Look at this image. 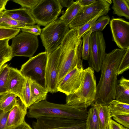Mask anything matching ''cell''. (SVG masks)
Instances as JSON below:
<instances>
[{
    "label": "cell",
    "instance_id": "obj_1",
    "mask_svg": "<svg viewBox=\"0 0 129 129\" xmlns=\"http://www.w3.org/2000/svg\"><path fill=\"white\" fill-rule=\"evenodd\" d=\"M126 50L116 48L106 54L101 70L100 78L96 86L94 102L97 104L107 105L112 100H115L118 69Z\"/></svg>",
    "mask_w": 129,
    "mask_h": 129
},
{
    "label": "cell",
    "instance_id": "obj_2",
    "mask_svg": "<svg viewBox=\"0 0 129 129\" xmlns=\"http://www.w3.org/2000/svg\"><path fill=\"white\" fill-rule=\"evenodd\" d=\"M82 43L81 38L78 37L77 29L69 30L60 45L57 85L76 66L79 68H83L81 59Z\"/></svg>",
    "mask_w": 129,
    "mask_h": 129
},
{
    "label": "cell",
    "instance_id": "obj_3",
    "mask_svg": "<svg viewBox=\"0 0 129 129\" xmlns=\"http://www.w3.org/2000/svg\"><path fill=\"white\" fill-rule=\"evenodd\" d=\"M28 108L27 116L36 119L42 117H54L86 121L88 114L87 109L80 110L66 104L53 103L46 100L34 104Z\"/></svg>",
    "mask_w": 129,
    "mask_h": 129
},
{
    "label": "cell",
    "instance_id": "obj_4",
    "mask_svg": "<svg viewBox=\"0 0 129 129\" xmlns=\"http://www.w3.org/2000/svg\"><path fill=\"white\" fill-rule=\"evenodd\" d=\"M96 89L94 71L88 67L84 69L83 79L78 89L74 93L67 96L66 104L79 110H86L94 101Z\"/></svg>",
    "mask_w": 129,
    "mask_h": 129
},
{
    "label": "cell",
    "instance_id": "obj_5",
    "mask_svg": "<svg viewBox=\"0 0 129 129\" xmlns=\"http://www.w3.org/2000/svg\"><path fill=\"white\" fill-rule=\"evenodd\" d=\"M48 58V54L46 51L39 53L30 57L22 65L20 71L25 78L47 88L45 73Z\"/></svg>",
    "mask_w": 129,
    "mask_h": 129
},
{
    "label": "cell",
    "instance_id": "obj_6",
    "mask_svg": "<svg viewBox=\"0 0 129 129\" xmlns=\"http://www.w3.org/2000/svg\"><path fill=\"white\" fill-rule=\"evenodd\" d=\"M69 30L68 25L60 19L50 23L42 29L41 38L48 54L56 49Z\"/></svg>",
    "mask_w": 129,
    "mask_h": 129
},
{
    "label": "cell",
    "instance_id": "obj_7",
    "mask_svg": "<svg viewBox=\"0 0 129 129\" xmlns=\"http://www.w3.org/2000/svg\"><path fill=\"white\" fill-rule=\"evenodd\" d=\"M62 8L58 0H40L31 11L36 23L45 27L57 20Z\"/></svg>",
    "mask_w": 129,
    "mask_h": 129
},
{
    "label": "cell",
    "instance_id": "obj_8",
    "mask_svg": "<svg viewBox=\"0 0 129 129\" xmlns=\"http://www.w3.org/2000/svg\"><path fill=\"white\" fill-rule=\"evenodd\" d=\"M36 119L32 122L34 129H86V121L54 117Z\"/></svg>",
    "mask_w": 129,
    "mask_h": 129
},
{
    "label": "cell",
    "instance_id": "obj_9",
    "mask_svg": "<svg viewBox=\"0 0 129 129\" xmlns=\"http://www.w3.org/2000/svg\"><path fill=\"white\" fill-rule=\"evenodd\" d=\"M38 46V36L22 31L12 38L10 46L12 57L15 56L32 57Z\"/></svg>",
    "mask_w": 129,
    "mask_h": 129
},
{
    "label": "cell",
    "instance_id": "obj_10",
    "mask_svg": "<svg viewBox=\"0 0 129 129\" xmlns=\"http://www.w3.org/2000/svg\"><path fill=\"white\" fill-rule=\"evenodd\" d=\"M90 51L88 60L89 67L97 72L100 71L107 53L106 44L103 33H91L89 38Z\"/></svg>",
    "mask_w": 129,
    "mask_h": 129
},
{
    "label": "cell",
    "instance_id": "obj_11",
    "mask_svg": "<svg viewBox=\"0 0 129 129\" xmlns=\"http://www.w3.org/2000/svg\"><path fill=\"white\" fill-rule=\"evenodd\" d=\"M110 5L106 0H97L92 4L82 6L69 24L70 29H77L97 15L101 11L110 8Z\"/></svg>",
    "mask_w": 129,
    "mask_h": 129
},
{
    "label": "cell",
    "instance_id": "obj_12",
    "mask_svg": "<svg viewBox=\"0 0 129 129\" xmlns=\"http://www.w3.org/2000/svg\"><path fill=\"white\" fill-rule=\"evenodd\" d=\"M60 50V45L54 51L48 54L45 79L47 88L49 92L51 93L58 92V74Z\"/></svg>",
    "mask_w": 129,
    "mask_h": 129
},
{
    "label": "cell",
    "instance_id": "obj_13",
    "mask_svg": "<svg viewBox=\"0 0 129 129\" xmlns=\"http://www.w3.org/2000/svg\"><path fill=\"white\" fill-rule=\"evenodd\" d=\"M83 68L77 66L68 73L58 84V91L64 93L67 96L75 92L82 82L84 75Z\"/></svg>",
    "mask_w": 129,
    "mask_h": 129
},
{
    "label": "cell",
    "instance_id": "obj_14",
    "mask_svg": "<svg viewBox=\"0 0 129 129\" xmlns=\"http://www.w3.org/2000/svg\"><path fill=\"white\" fill-rule=\"evenodd\" d=\"M110 22L113 41L120 49L129 47V22L121 18H114Z\"/></svg>",
    "mask_w": 129,
    "mask_h": 129
},
{
    "label": "cell",
    "instance_id": "obj_15",
    "mask_svg": "<svg viewBox=\"0 0 129 129\" xmlns=\"http://www.w3.org/2000/svg\"><path fill=\"white\" fill-rule=\"evenodd\" d=\"M25 80L19 70L9 67L7 84V92L15 94L22 102V91Z\"/></svg>",
    "mask_w": 129,
    "mask_h": 129
},
{
    "label": "cell",
    "instance_id": "obj_16",
    "mask_svg": "<svg viewBox=\"0 0 129 129\" xmlns=\"http://www.w3.org/2000/svg\"><path fill=\"white\" fill-rule=\"evenodd\" d=\"M27 108L19 98L17 99L9 113L5 129L19 125L25 121Z\"/></svg>",
    "mask_w": 129,
    "mask_h": 129
},
{
    "label": "cell",
    "instance_id": "obj_17",
    "mask_svg": "<svg viewBox=\"0 0 129 129\" xmlns=\"http://www.w3.org/2000/svg\"><path fill=\"white\" fill-rule=\"evenodd\" d=\"M3 13L11 18L29 26L34 25L36 22L33 16L31 10L22 8L17 9L6 10Z\"/></svg>",
    "mask_w": 129,
    "mask_h": 129
},
{
    "label": "cell",
    "instance_id": "obj_18",
    "mask_svg": "<svg viewBox=\"0 0 129 129\" xmlns=\"http://www.w3.org/2000/svg\"><path fill=\"white\" fill-rule=\"evenodd\" d=\"M115 100L129 104V80L122 76L119 80L116 88Z\"/></svg>",
    "mask_w": 129,
    "mask_h": 129
},
{
    "label": "cell",
    "instance_id": "obj_19",
    "mask_svg": "<svg viewBox=\"0 0 129 129\" xmlns=\"http://www.w3.org/2000/svg\"><path fill=\"white\" fill-rule=\"evenodd\" d=\"M30 88L31 105L42 101L46 100L47 93L49 92L47 88L43 87L31 80Z\"/></svg>",
    "mask_w": 129,
    "mask_h": 129
},
{
    "label": "cell",
    "instance_id": "obj_20",
    "mask_svg": "<svg viewBox=\"0 0 129 129\" xmlns=\"http://www.w3.org/2000/svg\"><path fill=\"white\" fill-rule=\"evenodd\" d=\"M94 103L98 111L100 129H109L111 118L108 105L97 104L94 102Z\"/></svg>",
    "mask_w": 129,
    "mask_h": 129
},
{
    "label": "cell",
    "instance_id": "obj_21",
    "mask_svg": "<svg viewBox=\"0 0 129 129\" xmlns=\"http://www.w3.org/2000/svg\"><path fill=\"white\" fill-rule=\"evenodd\" d=\"M111 8L114 14L129 19V0H113Z\"/></svg>",
    "mask_w": 129,
    "mask_h": 129
},
{
    "label": "cell",
    "instance_id": "obj_22",
    "mask_svg": "<svg viewBox=\"0 0 129 129\" xmlns=\"http://www.w3.org/2000/svg\"><path fill=\"white\" fill-rule=\"evenodd\" d=\"M108 106L111 118L116 115L129 114V104L114 100L110 102Z\"/></svg>",
    "mask_w": 129,
    "mask_h": 129
},
{
    "label": "cell",
    "instance_id": "obj_23",
    "mask_svg": "<svg viewBox=\"0 0 129 129\" xmlns=\"http://www.w3.org/2000/svg\"><path fill=\"white\" fill-rule=\"evenodd\" d=\"M17 96L12 93L7 92L0 98V109L4 112L10 111L17 102Z\"/></svg>",
    "mask_w": 129,
    "mask_h": 129
},
{
    "label": "cell",
    "instance_id": "obj_24",
    "mask_svg": "<svg viewBox=\"0 0 129 129\" xmlns=\"http://www.w3.org/2000/svg\"><path fill=\"white\" fill-rule=\"evenodd\" d=\"M10 39L0 40V70L6 63L12 58L10 46L9 44Z\"/></svg>",
    "mask_w": 129,
    "mask_h": 129
},
{
    "label": "cell",
    "instance_id": "obj_25",
    "mask_svg": "<svg viewBox=\"0 0 129 129\" xmlns=\"http://www.w3.org/2000/svg\"><path fill=\"white\" fill-rule=\"evenodd\" d=\"M91 105L86 120V129H100L98 111L94 102Z\"/></svg>",
    "mask_w": 129,
    "mask_h": 129
},
{
    "label": "cell",
    "instance_id": "obj_26",
    "mask_svg": "<svg viewBox=\"0 0 129 129\" xmlns=\"http://www.w3.org/2000/svg\"><path fill=\"white\" fill-rule=\"evenodd\" d=\"M82 6L78 2V0L67 8L60 19L65 22L68 25L71 23Z\"/></svg>",
    "mask_w": 129,
    "mask_h": 129
},
{
    "label": "cell",
    "instance_id": "obj_27",
    "mask_svg": "<svg viewBox=\"0 0 129 129\" xmlns=\"http://www.w3.org/2000/svg\"><path fill=\"white\" fill-rule=\"evenodd\" d=\"M110 10V8H109L102 10L94 18L77 29L78 38H81L88 31L99 18L102 16L106 15Z\"/></svg>",
    "mask_w": 129,
    "mask_h": 129
},
{
    "label": "cell",
    "instance_id": "obj_28",
    "mask_svg": "<svg viewBox=\"0 0 129 129\" xmlns=\"http://www.w3.org/2000/svg\"><path fill=\"white\" fill-rule=\"evenodd\" d=\"M26 26L24 23L11 18L4 13L0 16V27L20 29Z\"/></svg>",
    "mask_w": 129,
    "mask_h": 129
},
{
    "label": "cell",
    "instance_id": "obj_29",
    "mask_svg": "<svg viewBox=\"0 0 129 129\" xmlns=\"http://www.w3.org/2000/svg\"><path fill=\"white\" fill-rule=\"evenodd\" d=\"M9 66L4 65L0 70V96L8 92L7 84Z\"/></svg>",
    "mask_w": 129,
    "mask_h": 129
},
{
    "label": "cell",
    "instance_id": "obj_30",
    "mask_svg": "<svg viewBox=\"0 0 129 129\" xmlns=\"http://www.w3.org/2000/svg\"><path fill=\"white\" fill-rule=\"evenodd\" d=\"M31 80L30 79L26 78L22 91V102L27 108H28L31 105L30 88Z\"/></svg>",
    "mask_w": 129,
    "mask_h": 129
},
{
    "label": "cell",
    "instance_id": "obj_31",
    "mask_svg": "<svg viewBox=\"0 0 129 129\" xmlns=\"http://www.w3.org/2000/svg\"><path fill=\"white\" fill-rule=\"evenodd\" d=\"M110 20V18L108 15L100 17L96 21L88 31H91L92 33L96 31H102L109 23Z\"/></svg>",
    "mask_w": 129,
    "mask_h": 129
},
{
    "label": "cell",
    "instance_id": "obj_32",
    "mask_svg": "<svg viewBox=\"0 0 129 129\" xmlns=\"http://www.w3.org/2000/svg\"><path fill=\"white\" fill-rule=\"evenodd\" d=\"M89 31L82 37L83 43L82 46V59L88 60L89 55L90 45L89 38L91 33Z\"/></svg>",
    "mask_w": 129,
    "mask_h": 129
},
{
    "label": "cell",
    "instance_id": "obj_33",
    "mask_svg": "<svg viewBox=\"0 0 129 129\" xmlns=\"http://www.w3.org/2000/svg\"><path fill=\"white\" fill-rule=\"evenodd\" d=\"M20 30V29L0 27V40L12 39L18 34Z\"/></svg>",
    "mask_w": 129,
    "mask_h": 129
},
{
    "label": "cell",
    "instance_id": "obj_34",
    "mask_svg": "<svg viewBox=\"0 0 129 129\" xmlns=\"http://www.w3.org/2000/svg\"><path fill=\"white\" fill-rule=\"evenodd\" d=\"M129 69V47L122 57L119 65L117 70V75L122 74Z\"/></svg>",
    "mask_w": 129,
    "mask_h": 129
},
{
    "label": "cell",
    "instance_id": "obj_35",
    "mask_svg": "<svg viewBox=\"0 0 129 129\" xmlns=\"http://www.w3.org/2000/svg\"><path fill=\"white\" fill-rule=\"evenodd\" d=\"M40 0H13L14 2L21 5L22 8L31 10L37 4Z\"/></svg>",
    "mask_w": 129,
    "mask_h": 129
},
{
    "label": "cell",
    "instance_id": "obj_36",
    "mask_svg": "<svg viewBox=\"0 0 129 129\" xmlns=\"http://www.w3.org/2000/svg\"><path fill=\"white\" fill-rule=\"evenodd\" d=\"M113 119L124 127L129 128V114H122L114 116Z\"/></svg>",
    "mask_w": 129,
    "mask_h": 129
},
{
    "label": "cell",
    "instance_id": "obj_37",
    "mask_svg": "<svg viewBox=\"0 0 129 129\" xmlns=\"http://www.w3.org/2000/svg\"><path fill=\"white\" fill-rule=\"evenodd\" d=\"M21 29L22 31L26 32L37 36L40 35L42 31V29L38 24L29 26H26Z\"/></svg>",
    "mask_w": 129,
    "mask_h": 129
},
{
    "label": "cell",
    "instance_id": "obj_38",
    "mask_svg": "<svg viewBox=\"0 0 129 129\" xmlns=\"http://www.w3.org/2000/svg\"><path fill=\"white\" fill-rule=\"evenodd\" d=\"M10 111L4 112L0 109V129H5Z\"/></svg>",
    "mask_w": 129,
    "mask_h": 129
},
{
    "label": "cell",
    "instance_id": "obj_39",
    "mask_svg": "<svg viewBox=\"0 0 129 129\" xmlns=\"http://www.w3.org/2000/svg\"><path fill=\"white\" fill-rule=\"evenodd\" d=\"M109 129H129L110 118L109 124Z\"/></svg>",
    "mask_w": 129,
    "mask_h": 129
},
{
    "label": "cell",
    "instance_id": "obj_40",
    "mask_svg": "<svg viewBox=\"0 0 129 129\" xmlns=\"http://www.w3.org/2000/svg\"><path fill=\"white\" fill-rule=\"evenodd\" d=\"M5 129H34L24 121L21 124L13 127Z\"/></svg>",
    "mask_w": 129,
    "mask_h": 129
},
{
    "label": "cell",
    "instance_id": "obj_41",
    "mask_svg": "<svg viewBox=\"0 0 129 129\" xmlns=\"http://www.w3.org/2000/svg\"><path fill=\"white\" fill-rule=\"evenodd\" d=\"M60 4L63 7L68 8L74 2V0H58Z\"/></svg>",
    "mask_w": 129,
    "mask_h": 129
},
{
    "label": "cell",
    "instance_id": "obj_42",
    "mask_svg": "<svg viewBox=\"0 0 129 129\" xmlns=\"http://www.w3.org/2000/svg\"><path fill=\"white\" fill-rule=\"evenodd\" d=\"M78 1L81 6H85L92 4L96 0H78Z\"/></svg>",
    "mask_w": 129,
    "mask_h": 129
},
{
    "label": "cell",
    "instance_id": "obj_43",
    "mask_svg": "<svg viewBox=\"0 0 129 129\" xmlns=\"http://www.w3.org/2000/svg\"><path fill=\"white\" fill-rule=\"evenodd\" d=\"M9 0H0V11L6 10L5 6Z\"/></svg>",
    "mask_w": 129,
    "mask_h": 129
},
{
    "label": "cell",
    "instance_id": "obj_44",
    "mask_svg": "<svg viewBox=\"0 0 129 129\" xmlns=\"http://www.w3.org/2000/svg\"><path fill=\"white\" fill-rule=\"evenodd\" d=\"M106 2L109 4H111L112 2V1L110 0H106Z\"/></svg>",
    "mask_w": 129,
    "mask_h": 129
},
{
    "label": "cell",
    "instance_id": "obj_45",
    "mask_svg": "<svg viewBox=\"0 0 129 129\" xmlns=\"http://www.w3.org/2000/svg\"><path fill=\"white\" fill-rule=\"evenodd\" d=\"M3 13V12L0 11V16H1Z\"/></svg>",
    "mask_w": 129,
    "mask_h": 129
}]
</instances>
